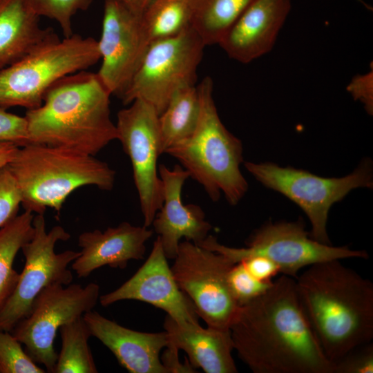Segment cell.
I'll list each match as a JSON object with an SVG mask.
<instances>
[{"label": "cell", "mask_w": 373, "mask_h": 373, "mask_svg": "<svg viewBox=\"0 0 373 373\" xmlns=\"http://www.w3.org/2000/svg\"><path fill=\"white\" fill-rule=\"evenodd\" d=\"M229 332L234 350L254 373H333L293 278L282 274L265 293L239 307Z\"/></svg>", "instance_id": "6da1fadb"}, {"label": "cell", "mask_w": 373, "mask_h": 373, "mask_svg": "<svg viewBox=\"0 0 373 373\" xmlns=\"http://www.w3.org/2000/svg\"><path fill=\"white\" fill-rule=\"evenodd\" d=\"M305 317L332 364L373 338V284L341 260L314 263L296 278Z\"/></svg>", "instance_id": "7a4b0ae2"}, {"label": "cell", "mask_w": 373, "mask_h": 373, "mask_svg": "<svg viewBox=\"0 0 373 373\" xmlns=\"http://www.w3.org/2000/svg\"><path fill=\"white\" fill-rule=\"evenodd\" d=\"M111 95L97 73L82 70L62 77L48 90L39 107L27 110L28 144L95 156L117 140Z\"/></svg>", "instance_id": "3957f363"}, {"label": "cell", "mask_w": 373, "mask_h": 373, "mask_svg": "<svg viewBox=\"0 0 373 373\" xmlns=\"http://www.w3.org/2000/svg\"><path fill=\"white\" fill-rule=\"evenodd\" d=\"M197 88L200 111L195 129L164 153L178 160L213 202L222 193L231 205H236L248 189L240 169L243 162L242 144L219 117L213 97L212 79L205 77Z\"/></svg>", "instance_id": "277c9868"}, {"label": "cell", "mask_w": 373, "mask_h": 373, "mask_svg": "<svg viewBox=\"0 0 373 373\" xmlns=\"http://www.w3.org/2000/svg\"><path fill=\"white\" fill-rule=\"evenodd\" d=\"M8 166L23 207L37 214H44L49 207L59 215L77 189L95 186L109 191L115 180V171L93 155L43 144L20 146Z\"/></svg>", "instance_id": "5b68a950"}, {"label": "cell", "mask_w": 373, "mask_h": 373, "mask_svg": "<svg viewBox=\"0 0 373 373\" xmlns=\"http://www.w3.org/2000/svg\"><path fill=\"white\" fill-rule=\"evenodd\" d=\"M99 60L98 43L93 37L73 34L44 44L0 70V108H37L55 82Z\"/></svg>", "instance_id": "8992f818"}, {"label": "cell", "mask_w": 373, "mask_h": 373, "mask_svg": "<svg viewBox=\"0 0 373 373\" xmlns=\"http://www.w3.org/2000/svg\"><path fill=\"white\" fill-rule=\"evenodd\" d=\"M247 170L265 186L286 196L306 214L312 225L309 236L332 245L327 231L331 207L352 189L372 188V163L364 159L350 174L342 178H323L292 167L271 163L245 162Z\"/></svg>", "instance_id": "52a82bcc"}, {"label": "cell", "mask_w": 373, "mask_h": 373, "mask_svg": "<svg viewBox=\"0 0 373 373\" xmlns=\"http://www.w3.org/2000/svg\"><path fill=\"white\" fill-rule=\"evenodd\" d=\"M198 245L218 252L233 264L252 256H262L273 262L281 274L293 278L298 271L314 263L345 258H368L363 250L334 247L321 243L309 236L302 219L294 222H269L252 233L246 247L235 248L219 243L211 235Z\"/></svg>", "instance_id": "ba28073f"}, {"label": "cell", "mask_w": 373, "mask_h": 373, "mask_svg": "<svg viewBox=\"0 0 373 373\" xmlns=\"http://www.w3.org/2000/svg\"><path fill=\"white\" fill-rule=\"evenodd\" d=\"M205 46L191 26L175 36L153 41L120 98L122 103L128 105L142 99L160 115L175 92L195 85Z\"/></svg>", "instance_id": "9c48e42d"}, {"label": "cell", "mask_w": 373, "mask_h": 373, "mask_svg": "<svg viewBox=\"0 0 373 373\" xmlns=\"http://www.w3.org/2000/svg\"><path fill=\"white\" fill-rule=\"evenodd\" d=\"M33 234L21 250L25 263L17 285L0 309V330L11 332L28 316L32 303L41 291L54 285H70L73 279L68 269L80 251L66 250L57 254L59 241H66L70 235L60 225L46 231L44 214L38 213L32 220Z\"/></svg>", "instance_id": "30bf717a"}, {"label": "cell", "mask_w": 373, "mask_h": 373, "mask_svg": "<svg viewBox=\"0 0 373 373\" xmlns=\"http://www.w3.org/2000/svg\"><path fill=\"white\" fill-rule=\"evenodd\" d=\"M99 286L90 283L54 285L44 289L27 316L10 332L25 345L26 351L47 372L54 373L58 354L54 343L63 325L93 310L99 298Z\"/></svg>", "instance_id": "8fae6325"}, {"label": "cell", "mask_w": 373, "mask_h": 373, "mask_svg": "<svg viewBox=\"0 0 373 373\" xmlns=\"http://www.w3.org/2000/svg\"><path fill=\"white\" fill-rule=\"evenodd\" d=\"M171 267L180 289L195 307L207 327L229 329L239 306L228 284L234 265L224 255L192 242H180Z\"/></svg>", "instance_id": "7c38bea8"}, {"label": "cell", "mask_w": 373, "mask_h": 373, "mask_svg": "<svg viewBox=\"0 0 373 373\" xmlns=\"http://www.w3.org/2000/svg\"><path fill=\"white\" fill-rule=\"evenodd\" d=\"M159 115L149 103L135 99L117 113V140L128 155L144 225H151L163 203V184L157 160L160 151Z\"/></svg>", "instance_id": "4fadbf2b"}, {"label": "cell", "mask_w": 373, "mask_h": 373, "mask_svg": "<svg viewBox=\"0 0 373 373\" xmlns=\"http://www.w3.org/2000/svg\"><path fill=\"white\" fill-rule=\"evenodd\" d=\"M97 73L111 95L122 97L151 44L142 15L120 0H104Z\"/></svg>", "instance_id": "5bb4252c"}, {"label": "cell", "mask_w": 373, "mask_h": 373, "mask_svg": "<svg viewBox=\"0 0 373 373\" xmlns=\"http://www.w3.org/2000/svg\"><path fill=\"white\" fill-rule=\"evenodd\" d=\"M123 300H135L166 312L182 327L199 325V316L189 297L178 287L159 237L142 267L114 291L99 296L106 307Z\"/></svg>", "instance_id": "9a60e30c"}, {"label": "cell", "mask_w": 373, "mask_h": 373, "mask_svg": "<svg viewBox=\"0 0 373 373\" xmlns=\"http://www.w3.org/2000/svg\"><path fill=\"white\" fill-rule=\"evenodd\" d=\"M158 172L163 184V203L151 224L165 256L173 260L182 238L198 245L207 237L212 226L200 206L185 205L182 201V189L190 177L189 172L180 164L170 169L163 164L159 165Z\"/></svg>", "instance_id": "2e32d148"}, {"label": "cell", "mask_w": 373, "mask_h": 373, "mask_svg": "<svg viewBox=\"0 0 373 373\" xmlns=\"http://www.w3.org/2000/svg\"><path fill=\"white\" fill-rule=\"evenodd\" d=\"M291 7V0H254L218 44L242 64L261 57L274 48Z\"/></svg>", "instance_id": "e0dca14e"}, {"label": "cell", "mask_w": 373, "mask_h": 373, "mask_svg": "<svg viewBox=\"0 0 373 373\" xmlns=\"http://www.w3.org/2000/svg\"><path fill=\"white\" fill-rule=\"evenodd\" d=\"M92 336L102 342L131 373H168L160 354L169 344L166 331L142 332L123 327L95 311L83 315Z\"/></svg>", "instance_id": "ac0fdd59"}, {"label": "cell", "mask_w": 373, "mask_h": 373, "mask_svg": "<svg viewBox=\"0 0 373 373\" xmlns=\"http://www.w3.org/2000/svg\"><path fill=\"white\" fill-rule=\"evenodd\" d=\"M152 235L153 231L148 227L127 222L104 231L95 229L83 232L78 237L82 251L71 267L78 278H87L104 266L124 269L131 260L144 259L145 243Z\"/></svg>", "instance_id": "d6986e66"}, {"label": "cell", "mask_w": 373, "mask_h": 373, "mask_svg": "<svg viewBox=\"0 0 373 373\" xmlns=\"http://www.w3.org/2000/svg\"><path fill=\"white\" fill-rule=\"evenodd\" d=\"M164 329L169 344L184 350L193 367L206 373L238 372L229 329L203 328L200 324L182 327L169 316L164 319Z\"/></svg>", "instance_id": "ffe728a7"}, {"label": "cell", "mask_w": 373, "mask_h": 373, "mask_svg": "<svg viewBox=\"0 0 373 373\" xmlns=\"http://www.w3.org/2000/svg\"><path fill=\"white\" fill-rule=\"evenodd\" d=\"M26 0H0V70L39 46L59 38L43 28Z\"/></svg>", "instance_id": "44dd1931"}, {"label": "cell", "mask_w": 373, "mask_h": 373, "mask_svg": "<svg viewBox=\"0 0 373 373\" xmlns=\"http://www.w3.org/2000/svg\"><path fill=\"white\" fill-rule=\"evenodd\" d=\"M200 111L196 85L181 88L173 95L158 118L161 154L193 133Z\"/></svg>", "instance_id": "7402d4cb"}, {"label": "cell", "mask_w": 373, "mask_h": 373, "mask_svg": "<svg viewBox=\"0 0 373 373\" xmlns=\"http://www.w3.org/2000/svg\"><path fill=\"white\" fill-rule=\"evenodd\" d=\"M254 0H191V26L206 46L218 44Z\"/></svg>", "instance_id": "603a6c76"}, {"label": "cell", "mask_w": 373, "mask_h": 373, "mask_svg": "<svg viewBox=\"0 0 373 373\" xmlns=\"http://www.w3.org/2000/svg\"><path fill=\"white\" fill-rule=\"evenodd\" d=\"M32 212L25 211L0 229V309L13 292L19 278L15 257L33 234Z\"/></svg>", "instance_id": "cb8c5ba5"}, {"label": "cell", "mask_w": 373, "mask_h": 373, "mask_svg": "<svg viewBox=\"0 0 373 373\" xmlns=\"http://www.w3.org/2000/svg\"><path fill=\"white\" fill-rule=\"evenodd\" d=\"M61 349L54 373H97V368L88 345L91 336L83 316L59 328Z\"/></svg>", "instance_id": "d4e9b609"}, {"label": "cell", "mask_w": 373, "mask_h": 373, "mask_svg": "<svg viewBox=\"0 0 373 373\" xmlns=\"http://www.w3.org/2000/svg\"><path fill=\"white\" fill-rule=\"evenodd\" d=\"M151 42L191 26V0H151L142 15Z\"/></svg>", "instance_id": "484cf974"}, {"label": "cell", "mask_w": 373, "mask_h": 373, "mask_svg": "<svg viewBox=\"0 0 373 373\" xmlns=\"http://www.w3.org/2000/svg\"><path fill=\"white\" fill-rule=\"evenodd\" d=\"M39 16L55 20L59 25L64 37L73 34L72 19L79 11L87 10L93 0H26Z\"/></svg>", "instance_id": "4316f807"}, {"label": "cell", "mask_w": 373, "mask_h": 373, "mask_svg": "<svg viewBox=\"0 0 373 373\" xmlns=\"http://www.w3.org/2000/svg\"><path fill=\"white\" fill-rule=\"evenodd\" d=\"M10 332L0 330V373H44Z\"/></svg>", "instance_id": "83f0119b"}, {"label": "cell", "mask_w": 373, "mask_h": 373, "mask_svg": "<svg viewBox=\"0 0 373 373\" xmlns=\"http://www.w3.org/2000/svg\"><path fill=\"white\" fill-rule=\"evenodd\" d=\"M272 281H263L253 276L241 262L231 268L228 284L231 294L239 307L256 299L271 285Z\"/></svg>", "instance_id": "f1b7e54d"}, {"label": "cell", "mask_w": 373, "mask_h": 373, "mask_svg": "<svg viewBox=\"0 0 373 373\" xmlns=\"http://www.w3.org/2000/svg\"><path fill=\"white\" fill-rule=\"evenodd\" d=\"M21 195L8 166L0 168V229L17 216Z\"/></svg>", "instance_id": "f546056e"}, {"label": "cell", "mask_w": 373, "mask_h": 373, "mask_svg": "<svg viewBox=\"0 0 373 373\" xmlns=\"http://www.w3.org/2000/svg\"><path fill=\"white\" fill-rule=\"evenodd\" d=\"M333 373H372L373 344L358 345L333 363Z\"/></svg>", "instance_id": "4dcf8cb0"}, {"label": "cell", "mask_w": 373, "mask_h": 373, "mask_svg": "<svg viewBox=\"0 0 373 373\" xmlns=\"http://www.w3.org/2000/svg\"><path fill=\"white\" fill-rule=\"evenodd\" d=\"M0 142H10L19 147L28 144V132L25 117L0 108Z\"/></svg>", "instance_id": "1f68e13d"}, {"label": "cell", "mask_w": 373, "mask_h": 373, "mask_svg": "<svg viewBox=\"0 0 373 373\" xmlns=\"http://www.w3.org/2000/svg\"><path fill=\"white\" fill-rule=\"evenodd\" d=\"M347 91L356 101L363 104L365 111L373 114V68L364 74L356 75L347 86Z\"/></svg>", "instance_id": "d6a6232c"}, {"label": "cell", "mask_w": 373, "mask_h": 373, "mask_svg": "<svg viewBox=\"0 0 373 373\" xmlns=\"http://www.w3.org/2000/svg\"><path fill=\"white\" fill-rule=\"evenodd\" d=\"M241 262L253 276L260 280L272 281V278L280 273L273 262L262 256L249 257Z\"/></svg>", "instance_id": "836d02e7"}, {"label": "cell", "mask_w": 373, "mask_h": 373, "mask_svg": "<svg viewBox=\"0 0 373 373\" xmlns=\"http://www.w3.org/2000/svg\"><path fill=\"white\" fill-rule=\"evenodd\" d=\"M165 348L166 350L162 354L160 360L168 373L197 372L195 368L191 365L189 360L186 361L184 363H181L180 362L178 357L179 350L175 346L168 344Z\"/></svg>", "instance_id": "e575fe53"}, {"label": "cell", "mask_w": 373, "mask_h": 373, "mask_svg": "<svg viewBox=\"0 0 373 373\" xmlns=\"http://www.w3.org/2000/svg\"><path fill=\"white\" fill-rule=\"evenodd\" d=\"M19 146L10 142H0V168L8 165L14 159Z\"/></svg>", "instance_id": "d590c367"}, {"label": "cell", "mask_w": 373, "mask_h": 373, "mask_svg": "<svg viewBox=\"0 0 373 373\" xmlns=\"http://www.w3.org/2000/svg\"><path fill=\"white\" fill-rule=\"evenodd\" d=\"M133 12L142 15L151 0H120Z\"/></svg>", "instance_id": "8d00e7d4"}]
</instances>
